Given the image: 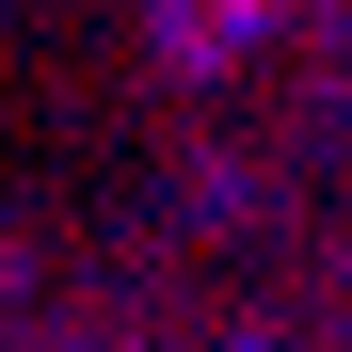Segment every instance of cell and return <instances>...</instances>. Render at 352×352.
<instances>
[]
</instances>
